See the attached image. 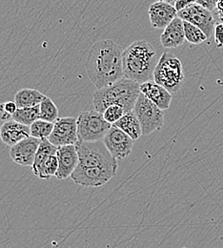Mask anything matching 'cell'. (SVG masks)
Returning a JSON list of instances; mask_svg holds the SVG:
<instances>
[{
    "label": "cell",
    "instance_id": "cell-10",
    "mask_svg": "<svg viewBox=\"0 0 223 248\" xmlns=\"http://www.w3.org/2000/svg\"><path fill=\"white\" fill-rule=\"evenodd\" d=\"M102 140L110 153L118 160L126 158L131 155L134 141L129 135L115 124H112Z\"/></svg>",
    "mask_w": 223,
    "mask_h": 248
},
{
    "label": "cell",
    "instance_id": "cell-16",
    "mask_svg": "<svg viewBox=\"0 0 223 248\" xmlns=\"http://www.w3.org/2000/svg\"><path fill=\"white\" fill-rule=\"evenodd\" d=\"M185 32L183 20L177 16L173 21L164 28L160 35V43L166 49H174L181 46L185 41Z\"/></svg>",
    "mask_w": 223,
    "mask_h": 248
},
{
    "label": "cell",
    "instance_id": "cell-32",
    "mask_svg": "<svg viewBox=\"0 0 223 248\" xmlns=\"http://www.w3.org/2000/svg\"><path fill=\"white\" fill-rule=\"evenodd\" d=\"M216 14H217V16L219 17V20H223V11H222V12H217Z\"/></svg>",
    "mask_w": 223,
    "mask_h": 248
},
{
    "label": "cell",
    "instance_id": "cell-25",
    "mask_svg": "<svg viewBox=\"0 0 223 248\" xmlns=\"http://www.w3.org/2000/svg\"><path fill=\"white\" fill-rule=\"evenodd\" d=\"M58 169H59L58 155H57V154L50 155L48 157V159L45 161V163L42 165V167L39 169L36 176L39 179L48 180L51 177L56 176V174L58 172Z\"/></svg>",
    "mask_w": 223,
    "mask_h": 248
},
{
    "label": "cell",
    "instance_id": "cell-15",
    "mask_svg": "<svg viewBox=\"0 0 223 248\" xmlns=\"http://www.w3.org/2000/svg\"><path fill=\"white\" fill-rule=\"evenodd\" d=\"M29 137H31L30 126L20 124L15 120L6 121L0 127L1 140L10 147Z\"/></svg>",
    "mask_w": 223,
    "mask_h": 248
},
{
    "label": "cell",
    "instance_id": "cell-28",
    "mask_svg": "<svg viewBox=\"0 0 223 248\" xmlns=\"http://www.w3.org/2000/svg\"><path fill=\"white\" fill-rule=\"evenodd\" d=\"M217 2L218 0H196L195 3L200 4L201 6L214 12V10H216V7H217Z\"/></svg>",
    "mask_w": 223,
    "mask_h": 248
},
{
    "label": "cell",
    "instance_id": "cell-22",
    "mask_svg": "<svg viewBox=\"0 0 223 248\" xmlns=\"http://www.w3.org/2000/svg\"><path fill=\"white\" fill-rule=\"evenodd\" d=\"M40 118L41 120L55 123L59 119V109L55 102L48 96H46L39 104Z\"/></svg>",
    "mask_w": 223,
    "mask_h": 248
},
{
    "label": "cell",
    "instance_id": "cell-18",
    "mask_svg": "<svg viewBox=\"0 0 223 248\" xmlns=\"http://www.w3.org/2000/svg\"><path fill=\"white\" fill-rule=\"evenodd\" d=\"M114 124L125 132L134 140H137L143 135L141 125L134 110L126 112L120 120Z\"/></svg>",
    "mask_w": 223,
    "mask_h": 248
},
{
    "label": "cell",
    "instance_id": "cell-11",
    "mask_svg": "<svg viewBox=\"0 0 223 248\" xmlns=\"http://www.w3.org/2000/svg\"><path fill=\"white\" fill-rule=\"evenodd\" d=\"M48 140L58 147L75 144L78 141L76 119L72 117L59 118L55 122L53 132Z\"/></svg>",
    "mask_w": 223,
    "mask_h": 248
},
{
    "label": "cell",
    "instance_id": "cell-12",
    "mask_svg": "<svg viewBox=\"0 0 223 248\" xmlns=\"http://www.w3.org/2000/svg\"><path fill=\"white\" fill-rule=\"evenodd\" d=\"M40 142L41 140L31 136L11 146L10 156L16 164L21 166H32Z\"/></svg>",
    "mask_w": 223,
    "mask_h": 248
},
{
    "label": "cell",
    "instance_id": "cell-23",
    "mask_svg": "<svg viewBox=\"0 0 223 248\" xmlns=\"http://www.w3.org/2000/svg\"><path fill=\"white\" fill-rule=\"evenodd\" d=\"M183 26H184L185 38L191 44L198 45L205 42L207 39H209L204 31L190 22L183 20Z\"/></svg>",
    "mask_w": 223,
    "mask_h": 248
},
{
    "label": "cell",
    "instance_id": "cell-21",
    "mask_svg": "<svg viewBox=\"0 0 223 248\" xmlns=\"http://www.w3.org/2000/svg\"><path fill=\"white\" fill-rule=\"evenodd\" d=\"M39 118H40L39 105L32 106V107L18 108L16 112L13 115V120L28 126H31Z\"/></svg>",
    "mask_w": 223,
    "mask_h": 248
},
{
    "label": "cell",
    "instance_id": "cell-3",
    "mask_svg": "<svg viewBox=\"0 0 223 248\" xmlns=\"http://www.w3.org/2000/svg\"><path fill=\"white\" fill-rule=\"evenodd\" d=\"M139 85L134 80L122 78L106 87L97 89L93 95L95 110L103 113L112 104L121 105L125 113L134 110L135 101L140 94Z\"/></svg>",
    "mask_w": 223,
    "mask_h": 248
},
{
    "label": "cell",
    "instance_id": "cell-34",
    "mask_svg": "<svg viewBox=\"0 0 223 248\" xmlns=\"http://www.w3.org/2000/svg\"><path fill=\"white\" fill-rule=\"evenodd\" d=\"M222 50H223V48H222Z\"/></svg>",
    "mask_w": 223,
    "mask_h": 248
},
{
    "label": "cell",
    "instance_id": "cell-27",
    "mask_svg": "<svg viewBox=\"0 0 223 248\" xmlns=\"http://www.w3.org/2000/svg\"><path fill=\"white\" fill-rule=\"evenodd\" d=\"M214 36H215V42L218 48L223 47V20H220V22H217L214 29Z\"/></svg>",
    "mask_w": 223,
    "mask_h": 248
},
{
    "label": "cell",
    "instance_id": "cell-31",
    "mask_svg": "<svg viewBox=\"0 0 223 248\" xmlns=\"http://www.w3.org/2000/svg\"><path fill=\"white\" fill-rule=\"evenodd\" d=\"M156 1H160V2H166V3H169V4H172L175 6L176 4V0H156Z\"/></svg>",
    "mask_w": 223,
    "mask_h": 248
},
{
    "label": "cell",
    "instance_id": "cell-2",
    "mask_svg": "<svg viewBox=\"0 0 223 248\" xmlns=\"http://www.w3.org/2000/svg\"><path fill=\"white\" fill-rule=\"evenodd\" d=\"M124 78L139 84L152 80L157 61L155 47L146 40H136L123 51Z\"/></svg>",
    "mask_w": 223,
    "mask_h": 248
},
{
    "label": "cell",
    "instance_id": "cell-13",
    "mask_svg": "<svg viewBox=\"0 0 223 248\" xmlns=\"http://www.w3.org/2000/svg\"><path fill=\"white\" fill-rule=\"evenodd\" d=\"M59 159V169L56 174L58 180H66L78 165V154L74 144L60 146L57 152Z\"/></svg>",
    "mask_w": 223,
    "mask_h": 248
},
{
    "label": "cell",
    "instance_id": "cell-26",
    "mask_svg": "<svg viewBox=\"0 0 223 248\" xmlns=\"http://www.w3.org/2000/svg\"><path fill=\"white\" fill-rule=\"evenodd\" d=\"M102 114H103L104 119L109 124H116L119 120L121 119V117L125 114V110L119 104H112V105L108 106Z\"/></svg>",
    "mask_w": 223,
    "mask_h": 248
},
{
    "label": "cell",
    "instance_id": "cell-14",
    "mask_svg": "<svg viewBox=\"0 0 223 248\" xmlns=\"http://www.w3.org/2000/svg\"><path fill=\"white\" fill-rule=\"evenodd\" d=\"M150 22L156 29H164L175 17L178 16V10L172 4L156 1L148 11Z\"/></svg>",
    "mask_w": 223,
    "mask_h": 248
},
{
    "label": "cell",
    "instance_id": "cell-17",
    "mask_svg": "<svg viewBox=\"0 0 223 248\" xmlns=\"http://www.w3.org/2000/svg\"><path fill=\"white\" fill-rule=\"evenodd\" d=\"M139 88L140 92L155 104H157L160 109L164 111L169 109L173 96L172 93H170L166 88L152 80L141 83Z\"/></svg>",
    "mask_w": 223,
    "mask_h": 248
},
{
    "label": "cell",
    "instance_id": "cell-5",
    "mask_svg": "<svg viewBox=\"0 0 223 248\" xmlns=\"http://www.w3.org/2000/svg\"><path fill=\"white\" fill-rule=\"evenodd\" d=\"M74 145L78 154V166H119L118 159L110 153L103 140L83 141L78 140Z\"/></svg>",
    "mask_w": 223,
    "mask_h": 248
},
{
    "label": "cell",
    "instance_id": "cell-30",
    "mask_svg": "<svg viewBox=\"0 0 223 248\" xmlns=\"http://www.w3.org/2000/svg\"><path fill=\"white\" fill-rule=\"evenodd\" d=\"M5 103V108H6V110L13 116L15 112H16V110L18 109V107H17V104H16V102L15 101H7V102H4Z\"/></svg>",
    "mask_w": 223,
    "mask_h": 248
},
{
    "label": "cell",
    "instance_id": "cell-6",
    "mask_svg": "<svg viewBox=\"0 0 223 248\" xmlns=\"http://www.w3.org/2000/svg\"><path fill=\"white\" fill-rule=\"evenodd\" d=\"M78 140L83 141L102 140L112 124L103 117V114L94 110L82 112L76 119Z\"/></svg>",
    "mask_w": 223,
    "mask_h": 248
},
{
    "label": "cell",
    "instance_id": "cell-1",
    "mask_svg": "<svg viewBox=\"0 0 223 248\" xmlns=\"http://www.w3.org/2000/svg\"><path fill=\"white\" fill-rule=\"evenodd\" d=\"M122 55L121 46L111 39L96 41L91 47L85 69L97 89L106 87L124 77Z\"/></svg>",
    "mask_w": 223,
    "mask_h": 248
},
{
    "label": "cell",
    "instance_id": "cell-9",
    "mask_svg": "<svg viewBox=\"0 0 223 248\" xmlns=\"http://www.w3.org/2000/svg\"><path fill=\"white\" fill-rule=\"evenodd\" d=\"M178 16L182 20L188 21L197 26L206 33L208 38L214 34L215 25L217 23L213 11L197 3H192L185 8L178 11Z\"/></svg>",
    "mask_w": 223,
    "mask_h": 248
},
{
    "label": "cell",
    "instance_id": "cell-8",
    "mask_svg": "<svg viewBox=\"0 0 223 248\" xmlns=\"http://www.w3.org/2000/svg\"><path fill=\"white\" fill-rule=\"evenodd\" d=\"M116 166H78L71 175V179L78 186L84 187H99L109 183L117 174Z\"/></svg>",
    "mask_w": 223,
    "mask_h": 248
},
{
    "label": "cell",
    "instance_id": "cell-29",
    "mask_svg": "<svg viewBox=\"0 0 223 248\" xmlns=\"http://www.w3.org/2000/svg\"><path fill=\"white\" fill-rule=\"evenodd\" d=\"M10 119H13V116L6 110L5 103H0V120L1 121H9Z\"/></svg>",
    "mask_w": 223,
    "mask_h": 248
},
{
    "label": "cell",
    "instance_id": "cell-19",
    "mask_svg": "<svg viewBox=\"0 0 223 248\" xmlns=\"http://www.w3.org/2000/svg\"><path fill=\"white\" fill-rule=\"evenodd\" d=\"M45 97L46 95L44 93L35 89L23 88L15 94V101L16 102L18 108L32 107L39 105Z\"/></svg>",
    "mask_w": 223,
    "mask_h": 248
},
{
    "label": "cell",
    "instance_id": "cell-7",
    "mask_svg": "<svg viewBox=\"0 0 223 248\" xmlns=\"http://www.w3.org/2000/svg\"><path fill=\"white\" fill-rule=\"evenodd\" d=\"M134 112L140 123L143 135H150L160 130L164 125V110L141 92L135 101Z\"/></svg>",
    "mask_w": 223,
    "mask_h": 248
},
{
    "label": "cell",
    "instance_id": "cell-4",
    "mask_svg": "<svg viewBox=\"0 0 223 248\" xmlns=\"http://www.w3.org/2000/svg\"><path fill=\"white\" fill-rule=\"evenodd\" d=\"M153 78L155 82L166 88L170 93H177L185 79L182 63L176 56L164 53L155 67Z\"/></svg>",
    "mask_w": 223,
    "mask_h": 248
},
{
    "label": "cell",
    "instance_id": "cell-24",
    "mask_svg": "<svg viewBox=\"0 0 223 248\" xmlns=\"http://www.w3.org/2000/svg\"><path fill=\"white\" fill-rule=\"evenodd\" d=\"M54 125L55 123H50V122L38 119L30 126L31 136L37 138L39 140L48 139L53 132Z\"/></svg>",
    "mask_w": 223,
    "mask_h": 248
},
{
    "label": "cell",
    "instance_id": "cell-33",
    "mask_svg": "<svg viewBox=\"0 0 223 248\" xmlns=\"http://www.w3.org/2000/svg\"><path fill=\"white\" fill-rule=\"evenodd\" d=\"M177 1H181V0H176V2H177Z\"/></svg>",
    "mask_w": 223,
    "mask_h": 248
},
{
    "label": "cell",
    "instance_id": "cell-20",
    "mask_svg": "<svg viewBox=\"0 0 223 248\" xmlns=\"http://www.w3.org/2000/svg\"><path fill=\"white\" fill-rule=\"evenodd\" d=\"M58 149L59 147L54 145L48 139L41 140V142L39 144L32 165V172L35 176L37 175L39 169L42 167L45 161L48 159V157L50 155L57 154Z\"/></svg>",
    "mask_w": 223,
    "mask_h": 248
}]
</instances>
